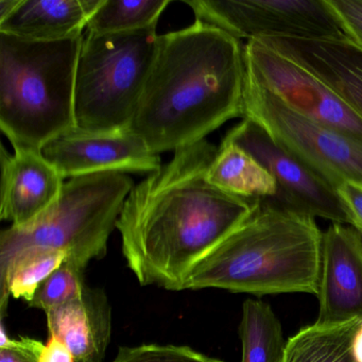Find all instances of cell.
Instances as JSON below:
<instances>
[{"instance_id":"6da1fadb","label":"cell","mask_w":362,"mask_h":362,"mask_svg":"<svg viewBox=\"0 0 362 362\" xmlns=\"http://www.w3.org/2000/svg\"><path fill=\"white\" fill-rule=\"evenodd\" d=\"M218 148L206 139L175 151L132 188L117 221L122 254L141 286L186 290L192 269L257 209L207 179Z\"/></svg>"},{"instance_id":"7a4b0ae2","label":"cell","mask_w":362,"mask_h":362,"mask_svg":"<svg viewBox=\"0 0 362 362\" xmlns=\"http://www.w3.org/2000/svg\"><path fill=\"white\" fill-rule=\"evenodd\" d=\"M243 47L232 35L197 20L158 35L129 131L158 154L198 143L228 120L243 118Z\"/></svg>"},{"instance_id":"3957f363","label":"cell","mask_w":362,"mask_h":362,"mask_svg":"<svg viewBox=\"0 0 362 362\" xmlns=\"http://www.w3.org/2000/svg\"><path fill=\"white\" fill-rule=\"evenodd\" d=\"M322 239L313 218L259 200L254 213L192 269L186 289L317 296Z\"/></svg>"},{"instance_id":"277c9868","label":"cell","mask_w":362,"mask_h":362,"mask_svg":"<svg viewBox=\"0 0 362 362\" xmlns=\"http://www.w3.org/2000/svg\"><path fill=\"white\" fill-rule=\"evenodd\" d=\"M83 37L37 42L0 33V128L14 150L41 152L75 130L76 69Z\"/></svg>"},{"instance_id":"5b68a950","label":"cell","mask_w":362,"mask_h":362,"mask_svg":"<svg viewBox=\"0 0 362 362\" xmlns=\"http://www.w3.org/2000/svg\"><path fill=\"white\" fill-rule=\"evenodd\" d=\"M134 182L122 173H99L71 177L57 202L26 228L10 226L0 234V273L14 258L33 247L66 254L67 262L86 270L103 259L110 236Z\"/></svg>"},{"instance_id":"8992f818","label":"cell","mask_w":362,"mask_h":362,"mask_svg":"<svg viewBox=\"0 0 362 362\" xmlns=\"http://www.w3.org/2000/svg\"><path fill=\"white\" fill-rule=\"evenodd\" d=\"M156 28L84 33L75 82V130L129 131L158 47Z\"/></svg>"},{"instance_id":"52a82bcc","label":"cell","mask_w":362,"mask_h":362,"mask_svg":"<svg viewBox=\"0 0 362 362\" xmlns=\"http://www.w3.org/2000/svg\"><path fill=\"white\" fill-rule=\"evenodd\" d=\"M243 118L262 124L334 190L347 182L362 186L361 143L298 115L247 75Z\"/></svg>"},{"instance_id":"ba28073f","label":"cell","mask_w":362,"mask_h":362,"mask_svg":"<svg viewBox=\"0 0 362 362\" xmlns=\"http://www.w3.org/2000/svg\"><path fill=\"white\" fill-rule=\"evenodd\" d=\"M197 21L241 41L347 37L326 0H192Z\"/></svg>"},{"instance_id":"9c48e42d","label":"cell","mask_w":362,"mask_h":362,"mask_svg":"<svg viewBox=\"0 0 362 362\" xmlns=\"http://www.w3.org/2000/svg\"><path fill=\"white\" fill-rule=\"evenodd\" d=\"M223 141L247 151L272 175L276 183V196L260 200L262 202L313 219L319 217L332 223L349 224L336 190L262 124L243 118Z\"/></svg>"},{"instance_id":"30bf717a","label":"cell","mask_w":362,"mask_h":362,"mask_svg":"<svg viewBox=\"0 0 362 362\" xmlns=\"http://www.w3.org/2000/svg\"><path fill=\"white\" fill-rule=\"evenodd\" d=\"M245 75L306 119L362 144V118L310 71L258 40L245 44Z\"/></svg>"},{"instance_id":"8fae6325","label":"cell","mask_w":362,"mask_h":362,"mask_svg":"<svg viewBox=\"0 0 362 362\" xmlns=\"http://www.w3.org/2000/svg\"><path fill=\"white\" fill-rule=\"evenodd\" d=\"M41 153L64 179L99 173L149 175L162 167L160 156L130 131L88 134L73 130L46 144Z\"/></svg>"},{"instance_id":"7c38bea8","label":"cell","mask_w":362,"mask_h":362,"mask_svg":"<svg viewBox=\"0 0 362 362\" xmlns=\"http://www.w3.org/2000/svg\"><path fill=\"white\" fill-rule=\"evenodd\" d=\"M317 323L362 319V238L351 226L332 223L323 233Z\"/></svg>"},{"instance_id":"4fadbf2b","label":"cell","mask_w":362,"mask_h":362,"mask_svg":"<svg viewBox=\"0 0 362 362\" xmlns=\"http://www.w3.org/2000/svg\"><path fill=\"white\" fill-rule=\"evenodd\" d=\"M0 165V217L14 228H26L57 202L65 179L41 152L14 150L10 156L1 146Z\"/></svg>"},{"instance_id":"5bb4252c","label":"cell","mask_w":362,"mask_h":362,"mask_svg":"<svg viewBox=\"0 0 362 362\" xmlns=\"http://www.w3.org/2000/svg\"><path fill=\"white\" fill-rule=\"evenodd\" d=\"M258 41L310 71L362 118V48L349 37Z\"/></svg>"},{"instance_id":"9a60e30c","label":"cell","mask_w":362,"mask_h":362,"mask_svg":"<svg viewBox=\"0 0 362 362\" xmlns=\"http://www.w3.org/2000/svg\"><path fill=\"white\" fill-rule=\"evenodd\" d=\"M46 315L49 336L60 339L76 362H103L112 337V306L105 290L86 285Z\"/></svg>"},{"instance_id":"2e32d148","label":"cell","mask_w":362,"mask_h":362,"mask_svg":"<svg viewBox=\"0 0 362 362\" xmlns=\"http://www.w3.org/2000/svg\"><path fill=\"white\" fill-rule=\"evenodd\" d=\"M103 0H22L0 22V33L37 42H58L84 35Z\"/></svg>"},{"instance_id":"e0dca14e","label":"cell","mask_w":362,"mask_h":362,"mask_svg":"<svg viewBox=\"0 0 362 362\" xmlns=\"http://www.w3.org/2000/svg\"><path fill=\"white\" fill-rule=\"evenodd\" d=\"M207 179L216 187L240 198L268 200L277 194L274 179L256 158L223 141L209 166Z\"/></svg>"},{"instance_id":"ac0fdd59","label":"cell","mask_w":362,"mask_h":362,"mask_svg":"<svg viewBox=\"0 0 362 362\" xmlns=\"http://www.w3.org/2000/svg\"><path fill=\"white\" fill-rule=\"evenodd\" d=\"M362 319L311 324L286 342L283 362H355L351 345Z\"/></svg>"},{"instance_id":"d6986e66","label":"cell","mask_w":362,"mask_h":362,"mask_svg":"<svg viewBox=\"0 0 362 362\" xmlns=\"http://www.w3.org/2000/svg\"><path fill=\"white\" fill-rule=\"evenodd\" d=\"M241 362H283L286 342L279 317L270 305L247 298L239 324Z\"/></svg>"},{"instance_id":"ffe728a7","label":"cell","mask_w":362,"mask_h":362,"mask_svg":"<svg viewBox=\"0 0 362 362\" xmlns=\"http://www.w3.org/2000/svg\"><path fill=\"white\" fill-rule=\"evenodd\" d=\"M66 259V254L56 250L33 247L18 254L7 270L0 273V317L7 313L10 296L23 298L27 304L44 281Z\"/></svg>"},{"instance_id":"44dd1931","label":"cell","mask_w":362,"mask_h":362,"mask_svg":"<svg viewBox=\"0 0 362 362\" xmlns=\"http://www.w3.org/2000/svg\"><path fill=\"white\" fill-rule=\"evenodd\" d=\"M170 3L169 0H103L88 21L86 33L107 35L156 28Z\"/></svg>"},{"instance_id":"7402d4cb","label":"cell","mask_w":362,"mask_h":362,"mask_svg":"<svg viewBox=\"0 0 362 362\" xmlns=\"http://www.w3.org/2000/svg\"><path fill=\"white\" fill-rule=\"evenodd\" d=\"M86 270L65 260L48 279L42 283L28 306L41 309L45 313L69 302L81 293L86 287Z\"/></svg>"},{"instance_id":"603a6c76","label":"cell","mask_w":362,"mask_h":362,"mask_svg":"<svg viewBox=\"0 0 362 362\" xmlns=\"http://www.w3.org/2000/svg\"><path fill=\"white\" fill-rule=\"evenodd\" d=\"M112 362H226L187 345L141 344L122 346Z\"/></svg>"},{"instance_id":"cb8c5ba5","label":"cell","mask_w":362,"mask_h":362,"mask_svg":"<svg viewBox=\"0 0 362 362\" xmlns=\"http://www.w3.org/2000/svg\"><path fill=\"white\" fill-rule=\"evenodd\" d=\"M45 344L37 339L20 337L11 339L6 334L5 326L1 324L0 362H40Z\"/></svg>"},{"instance_id":"d4e9b609","label":"cell","mask_w":362,"mask_h":362,"mask_svg":"<svg viewBox=\"0 0 362 362\" xmlns=\"http://www.w3.org/2000/svg\"><path fill=\"white\" fill-rule=\"evenodd\" d=\"M343 31L362 48V0H326Z\"/></svg>"},{"instance_id":"484cf974","label":"cell","mask_w":362,"mask_h":362,"mask_svg":"<svg viewBox=\"0 0 362 362\" xmlns=\"http://www.w3.org/2000/svg\"><path fill=\"white\" fill-rule=\"evenodd\" d=\"M336 192L349 216V226L362 238V186L347 182L339 186Z\"/></svg>"},{"instance_id":"4316f807","label":"cell","mask_w":362,"mask_h":362,"mask_svg":"<svg viewBox=\"0 0 362 362\" xmlns=\"http://www.w3.org/2000/svg\"><path fill=\"white\" fill-rule=\"evenodd\" d=\"M40 362H76L71 349L54 336H49V340L44 346Z\"/></svg>"},{"instance_id":"83f0119b","label":"cell","mask_w":362,"mask_h":362,"mask_svg":"<svg viewBox=\"0 0 362 362\" xmlns=\"http://www.w3.org/2000/svg\"><path fill=\"white\" fill-rule=\"evenodd\" d=\"M22 0H0V22L11 16Z\"/></svg>"},{"instance_id":"f1b7e54d","label":"cell","mask_w":362,"mask_h":362,"mask_svg":"<svg viewBox=\"0 0 362 362\" xmlns=\"http://www.w3.org/2000/svg\"><path fill=\"white\" fill-rule=\"evenodd\" d=\"M351 351H353L355 362H362V323L354 336Z\"/></svg>"}]
</instances>
